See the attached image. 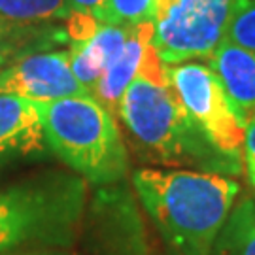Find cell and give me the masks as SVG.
I'll return each instance as SVG.
<instances>
[{
    "label": "cell",
    "mask_w": 255,
    "mask_h": 255,
    "mask_svg": "<svg viewBox=\"0 0 255 255\" xmlns=\"http://www.w3.org/2000/svg\"><path fill=\"white\" fill-rule=\"evenodd\" d=\"M132 187L170 255H212L240 193L231 176L140 168Z\"/></svg>",
    "instance_id": "1"
},
{
    "label": "cell",
    "mask_w": 255,
    "mask_h": 255,
    "mask_svg": "<svg viewBox=\"0 0 255 255\" xmlns=\"http://www.w3.org/2000/svg\"><path fill=\"white\" fill-rule=\"evenodd\" d=\"M118 118L147 161L223 176L244 170V161L221 153L202 134L170 83H155L136 74L121 97Z\"/></svg>",
    "instance_id": "2"
},
{
    "label": "cell",
    "mask_w": 255,
    "mask_h": 255,
    "mask_svg": "<svg viewBox=\"0 0 255 255\" xmlns=\"http://www.w3.org/2000/svg\"><path fill=\"white\" fill-rule=\"evenodd\" d=\"M87 212V182L46 172L0 189V255L23 248L70 246Z\"/></svg>",
    "instance_id": "3"
},
{
    "label": "cell",
    "mask_w": 255,
    "mask_h": 255,
    "mask_svg": "<svg viewBox=\"0 0 255 255\" xmlns=\"http://www.w3.org/2000/svg\"><path fill=\"white\" fill-rule=\"evenodd\" d=\"M46 146L74 174L97 187L125 182L127 144L116 118L89 95L40 104Z\"/></svg>",
    "instance_id": "4"
},
{
    "label": "cell",
    "mask_w": 255,
    "mask_h": 255,
    "mask_svg": "<svg viewBox=\"0 0 255 255\" xmlns=\"http://www.w3.org/2000/svg\"><path fill=\"white\" fill-rule=\"evenodd\" d=\"M242 0H153V46L163 63L208 57L227 38Z\"/></svg>",
    "instance_id": "5"
},
{
    "label": "cell",
    "mask_w": 255,
    "mask_h": 255,
    "mask_svg": "<svg viewBox=\"0 0 255 255\" xmlns=\"http://www.w3.org/2000/svg\"><path fill=\"white\" fill-rule=\"evenodd\" d=\"M166 78L193 123L221 153L244 161L246 123L240 119L216 72L201 61L166 66Z\"/></svg>",
    "instance_id": "6"
},
{
    "label": "cell",
    "mask_w": 255,
    "mask_h": 255,
    "mask_svg": "<svg viewBox=\"0 0 255 255\" xmlns=\"http://www.w3.org/2000/svg\"><path fill=\"white\" fill-rule=\"evenodd\" d=\"M87 216L97 255H147L144 221L125 182L99 187Z\"/></svg>",
    "instance_id": "7"
},
{
    "label": "cell",
    "mask_w": 255,
    "mask_h": 255,
    "mask_svg": "<svg viewBox=\"0 0 255 255\" xmlns=\"http://www.w3.org/2000/svg\"><path fill=\"white\" fill-rule=\"evenodd\" d=\"M0 95L44 104L87 93L70 68L68 51H44L25 53L4 66L0 70Z\"/></svg>",
    "instance_id": "8"
},
{
    "label": "cell",
    "mask_w": 255,
    "mask_h": 255,
    "mask_svg": "<svg viewBox=\"0 0 255 255\" xmlns=\"http://www.w3.org/2000/svg\"><path fill=\"white\" fill-rule=\"evenodd\" d=\"M40 104L0 95V166L46 153Z\"/></svg>",
    "instance_id": "9"
},
{
    "label": "cell",
    "mask_w": 255,
    "mask_h": 255,
    "mask_svg": "<svg viewBox=\"0 0 255 255\" xmlns=\"http://www.w3.org/2000/svg\"><path fill=\"white\" fill-rule=\"evenodd\" d=\"M208 66L216 72L229 101L240 119L248 123L255 118V53L223 40L208 55Z\"/></svg>",
    "instance_id": "10"
},
{
    "label": "cell",
    "mask_w": 255,
    "mask_h": 255,
    "mask_svg": "<svg viewBox=\"0 0 255 255\" xmlns=\"http://www.w3.org/2000/svg\"><path fill=\"white\" fill-rule=\"evenodd\" d=\"M151 42H153V21L132 25L123 49L114 59V63L104 70L97 87L93 89L91 97L108 110L114 118L118 116L121 97L130 82L136 78L146 49Z\"/></svg>",
    "instance_id": "11"
},
{
    "label": "cell",
    "mask_w": 255,
    "mask_h": 255,
    "mask_svg": "<svg viewBox=\"0 0 255 255\" xmlns=\"http://www.w3.org/2000/svg\"><path fill=\"white\" fill-rule=\"evenodd\" d=\"M128 32L130 27L102 25L89 42L70 44V68L87 95H93V89L97 87L104 70L114 63V59L123 49Z\"/></svg>",
    "instance_id": "12"
},
{
    "label": "cell",
    "mask_w": 255,
    "mask_h": 255,
    "mask_svg": "<svg viewBox=\"0 0 255 255\" xmlns=\"http://www.w3.org/2000/svg\"><path fill=\"white\" fill-rule=\"evenodd\" d=\"M212 255H255V201L250 197L235 204Z\"/></svg>",
    "instance_id": "13"
},
{
    "label": "cell",
    "mask_w": 255,
    "mask_h": 255,
    "mask_svg": "<svg viewBox=\"0 0 255 255\" xmlns=\"http://www.w3.org/2000/svg\"><path fill=\"white\" fill-rule=\"evenodd\" d=\"M68 15L66 0H0V17L21 25H46Z\"/></svg>",
    "instance_id": "14"
},
{
    "label": "cell",
    "mask_w": 255,
    "mask_h": 255,
    "mask_svg": "<svg viewBox=\"0 0 255 255\" xmlns=\"http://www.w3.org/2000/svg\"><path fill=\"white\" fill-rule=\"evenodd\" d=\"M93 13L102 25L132 27L153 19V0H104Z\"/></svg>",
    "instance_id": "15"
},
{
    "label": "cell",
    "mask_w": 255,
    "mask_h": 255,
    "mask_svg": "<svg viewBox=\"0 0 255 255\" xmlns=\"http://www.w3.org/2000/svg\"><path fill=\"white\" fill-rule=\"evenodd\" d=\"M66 34H63L61 28H49L44 25H21L8 19L0 17V44L6 47H11L13 51L21 53L27 44L30 42H46V40H63Z\"/></svg>",
    "instance_id": "16"
},
{
    "label": "cell",
    "mask_w": 255,
    "mask_h": 255,
    "mask_svg": "<svg viewBox=\"0 0 255 255\" xmlns=\"http://www.w3.org/2000/svg\"><path fill=\"white\" fill-rule=\"evenodd\" d=\"M227 40L255 53V0H242L227 30Z\"/></svg>",
    "instance_id": "17"
},
{
    "label": "cell",
    "mask_w": 255,
    "mask_h": 255,
    "mask_svg": "<svg viewBox=\"0 0 255 255\" xmlns=\"http://www.w3.org/2000/svg\"><path fill=\"white\" fill-rule=\"evenodd\" d=\"M102 23L95 17L93 11H70V15L66 19V38L70 40V44H85L89 42Z\"/></svg>",
    "instance_id": "18"
},
{
    "label": "cell",
    "mask_w": 255,
    "mask_h": 255,
    "mask_svg": "<svg viewBox=\"0 0 255 255\" xmlns=\"http://www.w3.org/2000/svg\"><path fill=\"white\" fill-rule=\"evenodd\" d=\"M244 168L248 170V180L255 187V118L246 123L244 134Z\"/></svg>",
    "instance_id": "19"
},
{
    "label": "cell",
    "mask_w": 255,
    "mask_h": 255,
    "mask_svg": "<svg viewBox=\"0 0 255 255\" xmlns=\"http://www.w3.org/2000/svg\"><path fill=\"white\" fill-rule=\"evenodd\" d=\"M70 11H95L102 6L104 0H66Z\"/></svg>",
    "instance_id": "20"
},
{
    "label": "cell",
    "mask_w": 255,
    "mask_h": 255,
    "mask_svg": "<svg viewBox=\"0 0 255 255\" xmlns=\"http://www.w3.org/2000/svg\"><path fill=\"white\" fill-rule=\"evenodd\" d=\"M9 255H72L66 254V252H59V250H28V252H15V254Z\"/></svg>",
    "instance_id": "21"
},
{
    "label": "cell",
    "mask_w": 255,
    "mask_h": 255,
    "mask_svg": "<svg viewBox=\"0 0 255 255\" xmlns=\"http://www.w3.org/2000/svg\"><path fill=\"white\" fill-rule=\"evenodd\" d=\"M9 57H13V53H9L8 49H4V47H0V70L4 68V64H8Z\"/></svg>",
    "instance_id": "22"
},
{
    "label": "cell",
    "mask_w": 255,
    "mask_h": 255,
    "mask_svg": "<svg viewBox=\"0 0 255 255\" xmlns=\"http://www.w3.org/2000/svg\"><path fill=\"white\" fill-rule=\"evenodd\" d=\"M0 47H4V49H8L9 53H13V55H19L17 51H13V49H11V47H6V46H2V44H0Z\"/></svg>",
    "instance_id": "23"
}]
</instances>
